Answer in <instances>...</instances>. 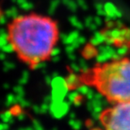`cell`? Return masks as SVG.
Instances as JSON below:
<instances>
[{
  "mask_svg": "<svg viewBox=\"0 0 130 130\" xmlns=\"http://www.w3.org/2000/svg\"><path fill=\"white\" fill-rule=\"evenodd\" d=\"M67 80L68 89L94 88L110 103L130 102V57L99 62Z\"/></svg>",
  "mask_w": 130,
  "mask_h": 130,
  "instance_id": "7a4b0ae2",
  "label": "cell"
},
{
  "mask_svg": "<svg viewBox=\"0 0 130 130\" xmlns=\"http://www.w3.org/2000/svg\"><path fill=\"white\" fill-rule=\"evenodd\" d=\"M104 130H130V102L114 103L99 115Z\"/></svg>",
  "mask_w": 130,
  "mask_h": 130,
  "instance_id": "3957f363",
  "label": "cell"
},
{
  "mask_svg": "<svg viewBox=\"0 0 130 130\" xmlns=\"http://www.w3.org/2000/svg\"><path fill=\"white\" fill-rule=\"evenodd\" d=\"M59 40L57 21L43 13L30 12L17 15L6 27V40L11 51L31 70L52 59Z\"/></svg>",
  "mask_w": 130,
  "mask_h": 130,
  "instance_id": "6da1fadb",
  "label": "cell"
}]
</instances>
